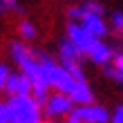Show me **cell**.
Wrapping results in <instances>:
<instances>
[{"label":"cell","instance_id":"4","mask_svg":"<svg viewBox=\"0 0 123 123\" xmlns=\"http://www.w3.org/2000/svg\"><path fill=\"white\" fill-rule=\"evenodd\" d=\"M5 92L9 94V98H13V96H31L34 94V85L29 81V76H25L23 72H18V74L9 76Z\"/></svg>","mask_w":123,"mask_h":123},{"label":"cell","instance_id":"13","mask_svg":"<svg viewBox=\"0 0 123 123\" xmlns=\"http://www.w3.org/2000/svg\"><path fill=\"white\" fill-rule=\"evenodd\" d=\"M110 121L112 123H123V105H119L117 110H114V114L110 117Z\"/></svg>","mask_w":123,"mask_h":123},{"label":"cell","instance_id":"17","mask_svg":"<svg viewBox=\"0 0 123 123\" xmlns=\"http://www.w3.org/2000/svg\"><path fill=\"white\" fill-rule=\"evenodd\" d=\"M121 38H123V31H121Z\"/></svg>","mask_w":123,"mask_h":123},{"label":"cell","instance_id":"12","mask_svg":"<svg viewBox=\"0 0 123 123\" xmlns=\"http://www.w3.org/2000/svg\"><path fill=\"white\" fill-rule=\"evenodd\" d=\"M0 123H9V107L2 101H0Z\"/></svg>","mask_w":123,"mask_h":123},{"label":"cell","instance_id":"11","mask_svg":"<svg viewBox=\"0 0 123 123\" xmlns=\"http://www.w3.org/2000/svg\"><path fill=\"white\" fill-rule=\"evenodd\" d=\"M112 27H114L119 34L123 31V11H114V13H112Z\"/></svg>","mask_w":123,"mask_h":123},{"label":"cell","instance_id":"6","mask_svg":"<svg viewBox=\"0 0 123 123\" xmlns=\"http://www.w3.org/2000/svg\"><path fill=\"white\" fill-rule=\"evenodd\" d=\"M74 112L83 119V123H107V121H110V114H107V110H105V107H101V105H96V103L76 107Z\"/></svg>","mask_w":123,"mask_h":123},{"label":"cell","instance_id":"3","mask_svg":"<svg viewBox=\"0 0 123 123\" xmlns=\"http://www.w3.org/2000/svg\"><path fill=\"white\" fill-rule=\"evenodd\" d=\"M43 107H45V114L47 117H52V119H56V117H65V114H69L74 112V101H72L69 96H65V94H49L47 96V101L43 103Z\"/></svg>","mask_w":123,"mask_h":123},{"label":"cell","instance_id":"14","mask_svg":"<svg viewBox=\"0 0 123 123\" xmlns=\"http://www.w3.org/2000/svg\"><path fill=\"white\" fill-rule=\"evenodd\" d=\"M65 123H83V119H81V117H78V114H76V112H72V114H69V119H67V121H65Z\"/></svg>","mask_w":123,"mask_h":123},{"label":"cell","instance_id":"10","mask_svg":"<svg viewBox=\"0 0 123 123\" xmlns=\"http://www.w3.org/2000/svg\"><path fill=\"white\" fill-rule=\"evenodd\" d=\"M9 76H11L9 67L0 63V90H5V87H7V81H9Z\"/></svg>","mask_w":123,"mask_h":123},{"label":"cell","instance_id":"8","mask_svg":"<svg viewBox=\"0 0 123 123\" xmlns=\"http://www.w3.org/2000/svg\"><path fill=\"white\" fill-rule=\"evenodd\" d=\"M18 31H20V36H23L25 40H34L36 38V27H34V23H29V20H23V23L18 25Z\"/></svg>","mask_w":123,"mask_h":123},{"label":"cell","instance_id":"1","mask_svg":"<svg viewBox=\"0 0 123 123\" xmlns=\"http://www.w3.org/2000/svg\"><path fill=\"white\" fill-rule=\"evenodd\" d=\"M9 123H43L40 121V103L34 96H13L7 101Z\"/></svg>","mask_w":123,"mask_h":123},{"label":"cell","instance_id":"16","mask_svg":"<svg viewBox=\"0 0 123 123\" xmlns=\"http://www.w3.org/2000/svg\"><path fill=\"white\" fill-rule=\"evenodd\" d=\"M54 123H61V121H54Z\"/></svg>","mask_w":123,"mask_h":123},{"label":"cell","instance_id":"9","mask_svg":"<svg viewBox=\"0 0 123 123\" xmlns=\"http://www.w3.org/2000/svg\"><path fill=\"white\" fill-rule=\"evenodd\" d=\"M81 7H83V11H85V13H94V16H103V13H105L103 5L96 2V0H85Z\"/></svg>","mask_w":123,"mask_h":123},{"label":"cell","instance_id":"18","mask_svg":"<svg viewBox=\"0 0 123 123\" xmlns=\"http://www.w3.org/2000/svg\"><path fill=\"white\" fill-rule=\"evenodd\" d=\"M121 87H123V85H121Z\"/></svg>","mask_w":123,"mask_h":123},{"label":"cell","instance_id":"15","mask_svg":"<svg viewBox=\"0 0 123 123\" xmlns=\"http://www.w3.org/2000/svg\"><path fill=\"white\" fill-rule=\"evenodd\" d=\"M5 9V0H0V11H2Z\"/></svg>","mask_w":123,"mask_h":123},{"label":"cell","instance_id":"2","mask_svg":"<svg viewBox=\"0 0 123 123\" xmlns=\"http://www.w3.org/2000/svg\"><path fill=\"white\" fill-rule=\"evenodd\" d=\"M65 38H67L83 56H90L92 47L96 45V40H98V38H94L92 34H87L78 23H67V36H65Z\"/></svg>","mask_w":123,"mask_h":123},{"label":"cell","instance_id":"7","mask_svg":"<svg viewBox=\"0 0 123 123\" xmlns=\"http://www.w3.org/2000/svg\"><path fill=\"white\" fill-rule=\"evenodd\" d=\"M112 56H114V52H112V47H107L103 40H96V45L92 47V52H90V56L87 58L92 61V63H96V65H110L112 63Z\"/></svg>","mask_w":123,"mask_h":123},{"label":"cell","instance_id":"5","mask_svg":"<svg viewBox=\"0 0 123 123\" xmlns=\"http://www.w3.org/2000/svg\"><path fill=\"white\" fill-rule=\"evenodd\" d=\"M81 9H83V7H81ZM78 25H81L87 34H92L94 38H98V40L105 38V34L110 31L107 25H105V20H103V16H94V13H85V11H83V18H81Z\"/></svg>","mask_w":123,"mask_h":123}]
</instances>
